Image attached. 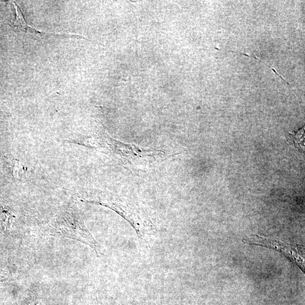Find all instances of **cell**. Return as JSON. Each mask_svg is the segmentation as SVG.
Listing matches in <instances>:
<instances>
[{
    "instance_id": "obj_1",
    "label": "cell",
    "mask_w": 305,
    "mask_h": 305,
    "mask_svg": "<svg viewBox=\"0 0 305 305\" xmlns=\"http://www.w3.org/2000/svg\"><path fill=\"white\" fill-rule=\"evenodd\" d=\"M56 233L62 237L73 239L90 246L100 253L98 242L93 237L80 215L74 210L64 214L55 226Z\"/></svg>"
},
{
    "instance_id": "obj_2",
    "label": "cell",
    "mask_w": 305,
    "mask_h": 305,
    "mask_svg": "<svg viewBox=\"0 0 305 305\" xmlns=\"http://www.w3.org/2000/svg\"><path fill=\"white\" fill-rule=\"evenodd\" d=\"M242 242L246 244L267 247V248L278 251L299 266V267L304 272V260L299 256L298 251L292 246L285 245L280 241L270 240V239L262 237L257 235H252L248 238H244Z\"/></svg>"
},
{
    "instance_id": "obj_3",
    "label": "cell",
    "mask_w": 305,
    "mask_h": 305,
    "mask_svg": "<svg viewBox=\"0 0 305 305\" xmlns=\"http://www.w3.org/2000/svg\"><path fill=\"white\" fill-rule=\"evenodd\" d=\"M226 51H229V52H231L236 53H237V54H238V55H243V56H247V57H251V58H253V59H254L257 60V61H258L260 62V63H262V64H264V65H265L266 66H267V67H269V68H270L272 69V71H273L274 72H275V74H276L278 76H279V78H280L281 79V80H283L285 83H286L288 85V86H289V87H290L291 89H292V87H291V85H290V84H289L288 83H287V82H286V81H285V80H284V79L282 78V76H280L279 74H278V73L276 72V71H275V69H273V68H272L271 67H269V66L267 65V64H266L265 63H264V62H262V61H260V60H258V59H257V58L256 56H254V57L250 56H249V55H246V54L242 53H241V52H239V53H238V52H234V51H227V50H226Z\"/></svg>"
}]
</instances>
